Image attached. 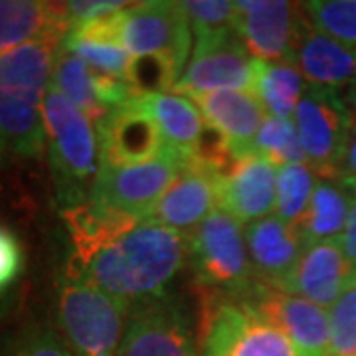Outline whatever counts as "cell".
<instances>
[{"label": "cell", "instance_id": "obj_1", "mask_svg": "<svg viewBox=\"0 0 356 356\" xmlns=\"http://www.w3.org/2000/svg\"><path fill=\"white\" fill-rule=\"evenodd\" d=\"M62 214L74 245L65 277L129 305L166 297V287L186 261L188 238L153 220L121 216L91 202Z\"/></svg>", "mask_w": 356, "mask_h": 356}, {"label": "cell", "instance_id": "obj_2", "mask_svg": "<svg viewBox=\"0 0 356 356\" xmlns=\"http://www.w3.org/2000/svg\"><path fill=\"white\" fill-rule=\"evenodd\" d=\"M60 46L30 42L0 56V153L40 159L46 151L44 95Z\"/></svg>", "mask_w": 356, "mask_h": 356}, {"label": "cell", "instance_id": "obj_3", "mask_svg": "<svg viewBox=\"0 0 356 356\" xmlns=\"http://www.w3.org/2000/svg\"><path fill=\"white\" fill-rule=\"evenodd\" d=\"M44 127L58 202L72 210L89 200L102 165L97 127L51 86L44 95Z\"/></svg>", "mask_w": 356, "mask_h": 356}, {"label": "cell", "instance_id": "obj_4", "mask_svg": "<svg viewBox=\"0 0 356 356\" xmlns=\"http://www.w3.org/2000/svg\"><path fill=\"white\" fill-rule=\"evenodd\" d=\"M127 307L89 283L64 277L58 323L72 356H117L127 329Z\"/></svg>", "mask_w": 356, "mask_h": 356}, {"label": "cell", "instance_id": "obj_5", "mask_svg": "<svg viewBox=\"0 0 356 356\" xmlns=\"http://www.w3.org/2000/svg\"><path fill=\"white\" fill-rule=\"evenodd\" d=\"M188 255L196 281L214 295L240 299L257 283L242 224L220 208L188 236Z\"/></svg>", "mask_w": 356, "mask_h": 356}, {"label": "cell", "instance_id": "obj_6", "mask_svg": "<svg viewBox=\"0 0 356 356\" xmlns=\"http://www.w3.org/2000/svg\"><path fill=\"white\" fill-rule=\"evenodd\" d=\"M198 339L200 356H305L266 318L222 295L204 303Z\"/></svg>", "mask_w": 356, "mask_h": 356}, {"label": "cell", "instance_id": "obj_7", "mask_svg": "<svg viewBox=\"0 0 356 356\" xmlns=\"http://www.w3.org/2000/svg\"><path fill=\"white\" fill-rule=\"evenodd\" d=\"M188 159L191 156H184L168 147L165 153L145 163H102L88 202L121 216L149 220L154 206L172 186Z\"/></svg>", "mask_w": 356, "mask_h": 356}, {"label": "cell", "instance_id": "obj_8", "mask_svg": "<svg viewBox=\"0 0 356 356\" xmlns=\"http://www.w3.org/2000/svg\"><path fill=\"white\" fill-rule=\"evenodd\" d=\"M119 42L133 58H159L182 76L192 50V28L182 2H131L119 13Z\"/></svg>", "mask_w": 356, "mask_h": 356}, {"label": "cell", "instance_id": "obj_9", "mask_svg": "<svg viewBox=\"0 0 356 356\" xmlns=\"http://www.w3.org/2000/svg\"><path fill=\"white\" fill-rule=\"evenodd\" d=\"M293 121L315 177L341 180L339 170L355 127L343 97L334 91L307 88Z\"/></svg>", "mask_w": 356, "mask_h": 356}, {"label": "cell", "instance_id": "obj_10", "mask_svg": "<svg viewBox=\"0 0 356 356\" xmlns=\"http://www.w3.org/2000/svg\"><path fill=\"white\" fill-rule=\"evenodd\" d=\"M238 36L255 60L295 64V54L307 26L305 6L287 0L236 2Z\"/></svg>", "mask_w": 356, "mask_h": 356}, {"label": "cell", "instance_id": "obj_11", "mask_svg": "<svg viewBox=\"0 0 356 356\" xmlns=\"http://www.w3.org/2000/svg\"><path fill=\"white\" fill-rule=\"evenodd\" d=\"M238 301L287 334L305 356L331 355V321L327 309L261 281Z\"/></svg>", "mask_w": 356, "mask_h": 356}, {"label": "cell", "instance_id": "obj_12", "mask_svg": "<svg viewBox=\"0 0 356 356\" xmlns=\"http://www.w3.org/2000/svg\"><path fill=\"white\" fill-rule=\"evenodd\" d=\"M117 356H200L188 311L170 297L137 305Z\"/></svg>", "mask_w": 356, "mask_h": 356}, {"label": "cell", "instance_id": "obj_13", "mask_svg": "<svg viewBox=\"0 0 356 356\" xmlns=\"http://www.w3.org/2000/svg\"><path fill=\"white\" fill-rule=\"evenodd\" d=\"M222 170L224 166L216 161L200 153L192 154L149 220L188 238L218 210V180Z\"/></svg>", "mask_w": 356, "mask_h": 356}, {"label": "cell", "instance_id": "obj_14", "mask_svg": "<svg viewBox=\"0 0 356 356\" xmlns=\"http://www.w3.org/2000/svg\"><path fill=\"white\" fill-rule=\"evenodd\" d=\"M257 60L250 56L238 34L226 38L198 42L192 58L175 86L177 93H208V91H252L255 89Z\"/></svg>", "mask_w": 356, "mask_h": 356}, {"label": "cell", "instance_id": "obj_15", "mask_svg": "<svg viewBox=\"0 0 356 356\" xmlns=\"http://www.w3.org/2000/svg\"><path fill=\"white\" fill-rule=\"evenodd\" d=\"M202 115L204 125L229 156L242 159L254 153L257 133L266 121V109L252 91L228 89L186 95Z\"/></svg>", "mask_w": 356, "mask_h": 356}, {"label": "cell", "instance_id": "obj_16", "mask_svg": "<svg viewBox=\"0 0 356 356\" xmlns=\"http://www.w3.org/2000/svg\"><path fill=\"white\" fill-rule=\"evenodd\" d=\"M277 202V166L259 154L234 159L218 180V208L240 224L264 220Z\"/></svg>", "mask_w": 356, "mask_h": 356}, {"label": "cell", "instance_id": "obj_17", "mask_svg": "<svg viewBox=\"0 0 356 356\" xmlns=\"http://www.w3.org/2000/svg\"><path fill=\"white\" fill-rule=\"evenodd\" d=\"M51 88L88 115L95 127L115 109L137 97L127 81L97 74L79 56L67 50L64 42L56 56Z\"/></svg>", "mask_w": 356, "mask_h": 356}, {"label": "cell", "instance_id": "obj_18", "mask_svg": "<svg viewBox=\"0 0 356 356\" xmlns=\"http://www.w3.org/2000/svg\"><path fill=\"white\" fill-rule=\"evenodd\" d=\"M102 163L135 165L153 161L168 149L159 127L139 105L129 102L97 125Z\"/></svg>", "mask_w": 356, "mask_h": 356}, {"label": "cell", "instance_id": "obj_19", "mask_svg": "<svg viewBox=\"0 0 356 356\" xmlns=\"http://www.w3.org/2000/svg\"><path fill=\"white\" fill-rule=\"evenodd\" d=\"M243 232L255 280L283 289L305 252L297 228L277 216H267L248 224Z\"/></svg>", "mask_w": 356, "mask_h": 356}, {"label": "cell", "instance_id": "obj_20", "mask_svg": "<svg viewBox=\"0 0 356 356\" xmlns=\"http://www.w3.org/2000/svg\"><path fill=\"white\" fill-rule=\"evenodd\" d=\"M353 267L343 252L341 240L305 248L291 280L281 291L299 295L315 305L332 307L353 280Z\"/></svg>", "mask_w": 356, "mask_h": 356}, {"label": "cell", "instance_id": "obj_21", "mask_svg": "<svg viewBox=\"0 0 356 356\" xmlns=\"http://www.w3.org/2000/svg\"><path fill=\"white\" fill-rule=\"evenodd\" d=\"M70 30L65 2L0 0V56L30 42L62 44Z\"/></svg>", "mask_w": 356, "mask_h": 356}, {"label": "cell", "instance_id": "obj_22", "mask_svg": "<svg viewBox=\"0 0 356 356\" xmlns=\"http://www.w3.org/2000/svg\"><path fill=\"white\" fill-rule=\"evenodd\" d=\"M309 20V18H307ZM295 64L305 79L307 88L341 93L356 81V50L331 36L315 30L307 22Z\"/></svg>", "mask_w": 356, "mask_h": 356}, {"label": "cell", "instance_id": "obj_23", "mask_svg": "<svg viewBox=\"0 0 356 356\" xmlns=\"http://www.w3.org/2000/svg\"><path fill=\"white\" fill-rule=\"evenodd\" d=\"M135 103L159 127L165 143L184 156H192L200 151L204 143V119L198 107L178 93H145L135 97Z\"/></svg>", "mask_w": 356, "mask_h": 356}, {"label": "cell", "instance_id": "obj_24", "mask_svg": "<svg viewBox=\"0 0 356 356\" xmlns=\"http://www.w3.org/2000/svg\"><path fill=\"white\" fill-rule=\"evenodd\" d=\"M355 198L353 186L343 180L317 178L309 208L295 226L303 245L309 248L329 240H341Z\"/></svg>", "mask_w": 356, "mask_h": 356}, {"label": "cell", "instance_id": "obj_25", "mask_svg": "<svg viewBox=\"0 0 356 356\" xmlns=\"http://www.w3.org/2000/svg\"><path fill=\"white\" fill-rule=\"evenodd\" d=\"M305 89L307 83L297 64H267L257 60L254 93L267 117L293 119Z\"/></svg>", "mask_w": 356, "mask_h": 356}, {"label": "cell", "instance_id": "obj_26", "mask_svg": "<svg viewBox=\"0 0 356 356\" xmlns=\"http://www.w3.org/2000/svg\"><path fill=\"white\" fill-rule=\"evenodd\" d=\"M64 46L70 51H74L76 56H79L97 74L127 81L133 56L119 42L70 30L64 40Z\"/></svg>", "mask_w": 356, "mask_h": 356}, {"label": "cell", "instance_id": "obj_27", "mask_svg": "<svg viewBox=\"0 0 356 356\" xmlns=\"http://www.w3.org/2000/svg\"><path fill=\"white\" fill-rule=\"evenodd\" d=\"M254 153L277 168L285 165H307L305 151L293 119L266 117L255 139Z\"/></svg>", "mask_w": 356, "mask_h": 356}, {"label": "cell", "instance_id": "obj_28", "mask_svg": "<svg viewBox=\"0 0 356 356\" xmlns=\"http://www.w3.org/2000/svg\"><path fill=\"white\" fill-rule=\"evenodd\" d=\"M317 177L309 165H285L277 170L275 216L285 224L297 226L309 208Z\"/></svg>", "mask_w": 356, "mask_h": 356}, {"label": "cell", "instance_id": "obj_29", "mask_svg": "<svg viewBox=\"0 0 356 356\" xmlns=\"http://www.w3.org/2000/svg\"><path fill=\"white\" fill-rule=\"evenodd\" d=\"M191 20L194 44L238 34L236 2L228 0H188L182 2Z\"/></svg>", "mask_w": 356, "mask_h": 356}, {"label": "cell", "instance_id": "obj_30", "mask_svg": "<svg viewBox=\"0 0 356 356\" xmlns=\"http://www.w3.org/2000/svg\"><path fill=\"white\" fill-rule=\"evenodd\" d=\"M311 26L356 50V0L303 2Z\"/></svg>", "mask_w": 356, "mask_h": 356}, {"label": "cell", "instance_id": "obj_31", "mask_svg": "<svg viewBox=\"0 0 356 356\" xmlns=\"http://www.w3.org/2000/svg\"><path fill=\"white\" fill-rule=\"evenodd\" d=\"M331 355L356 356V281H350L329 313Z\"/></svg>", "mask_w": 356, "mask_h": 356}, {"label": "cell", "instance_id": "obj_32", "mask_svg": "<svg viewBox=\"0 0 356 356\" xmlns=\"http://www.w3.org/2000/svg\"><path fill=\"white\" fill-rule=\"evenodd\" d=\"M22 267L24 254L16 234L6 226H0V291H4L22 273Z\"/></svg>", "mask_w": 356, "mask_h": 356}, {"label": "cell", "instance_id": "obj_33", "mask_svg": "<svg viewBox=\"0 0 356 356\" xmlns=\"http://www.w3.org/2000/svg\"><path fill=\"white\" fill-rule=\"evenodd\" d=\"M10 356H72L60 334L50 329L32 332L14 348Z\"/></svg>", "mask_w": 356, "mask_h": 356}, {"label": "cell", "instance_id": "obj_34", "mask_svg": "<svg viewBox=\"0 0 356 356\" xmlns=\"http://www.w3.org/2000/svg\"><path fill=\"white\" fill-rule=\"evenodd\" d=\"M67 13L72 18V28L81 22H88L99 16L119 13L127 8L131 2H113V0H91V2H65Z\"/></svg>", "mask_w": 356, "mask_h": 356}, {"label": "cell", "instance_id": "obj_35", "mask_svg": "<svg viewBox=\"0 0 356 356\" xmlns=\"http://www.w3.org/2000/svg\"><path fill=\"white\" fill-rule=\"evenodd\" d=\"M339 178L346 182L348 186H353L356 182V125L353 127L350 137H348V145H346L343 163H341Z\"/></svg>", "mask_w": 356, "mask_h": 356}, {"label": "cell", "instance_id": "obj_36", "mask_svg": "<svg viewBox=\"0 0 356 356\" xmlns=\"http://www.w3.org/2000/svg\"><path fill=\"white\" fill-rule=\"evenodd\" d=\"M341 245H343V252L350 267H353V271L356 273V198L355 204H353V210H350V216H348V222H346L344 234L341 236Z\"/></svg>", "mask_w": 356, "mask_h": 356}, {"label": "cell", "instance_id": "obj_37", "mask_svg": "<svg viewBox=\"0 0 356 356\" xmlns=\"http://www.w3.org/2000/svg\"><path fill=\"white\" fill-rule=\"evenodd\" d=\"M344 103H346V107H348V113L353 117V123L356 125V81L348 88L346 91V97H344Z\"/></svg>", "mask_w": 356, "mask_h": 356}, {"label": "cell", "instance_id": "obj_38", "mask_svg": "<svg viewBox=\"0 0 356 356\" xmlns=\"http://www.w3.org/2000/svg\"><path fill=\"white\" fill-rule=\"evenodd\" d=\"M353 191H355V196H356V182H355V184H353Z\"/></svg>", "mask_w": 356, "mask_h": 356}, {"label": "cell", "instance_id": "obj_39", "mask_svg": "<svg viewBox=\"0 0 356 356\" xmlns=\"http://www.w3.org/2000/svg\"><path fill=\"white\" fill-rule=\"evenodd\" d=\"M350 281H356V273H355V275H353V280H350Z\"/></svg>", "mask_w": 356, "mask_h": 356}, {"label": "cell", "instance_id": "obj_40", "mask_svg": "<svg viewBox=\"0 0 356 356\" xmlns=\"http://www.w3.org/2000/svg\"><path fill=\"white\" fill-rule=\"evenodd\" d=\"M329 356H332V355H329Z\"/></svg>", "mask_w": 356, "mask_h": 356}]
</instances>
